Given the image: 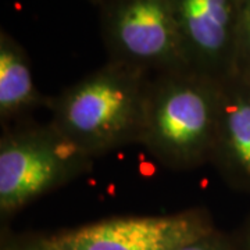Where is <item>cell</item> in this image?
Returning a JSON list of instances; mask_svg holds the SVG:
<instances>
[{
  "instance_id": "obj_4",
  "label": "cell",
  "mask_w": 250,
  "mask_h": 250,
  "mask_svg": "<svg viewBox=\"0 0 250 250\" xmlns=\"http://www.w3.org/2000/svg\"><path fill=\"white\" fill-rule=\"evenodd\" d=\"M114 62L161 74L187 70L171 0H120L107 22Z\"/></svg>"
},
{
  "instance_id": "obj_9",
  "label": "cell",
  "mask_w": 250,
  "mask_h": 250,
  "mask_svg": "<svg viewBox=\"0 0 250 250\" xmlns=\"http://www.w3.org/2000/svg\"><path fill=\"white\" fill-rule=\"evenodd\" d=\"M232 77L250 82V0H239Z\"/></svg>"
},
{
  "instance_id": "obj_1",
  "label": "cell",
  "mask_w": 250,
  "mask_h": 250,
  "mask_svg": "<svg viewBox=\"0 0 250 250\" xmlns=\"http://www.w3.org/2000/svg\"><path fill=\"white\" fill-rule=\"evenodd\" d=\"M221 82L190 70L161 74L147 86L141 145L171 170L211 160Z\"/></svg>"
},
{
  "instance_id": "obj_11",
  "label": "cell",
  "mask_w": 250,
  "mask_h": 250,
  "mask_svg": "<svg viewBox=\"0 0 250 250\" xmlns=\"http://www.w3.org/2000/svg\"><path fill=\"white\" fill-rule=\"evenodd\" d=\"M1 250H62V246L56 239L52 238H43V236H35V238H24L18 241L9 242L3 245Z\"/></svg>"
},
{
  "instance_id": "obj_3",
  "label": "cell",
  "mask_w": 250,
  "mask_h": 250,
  "mask_svg": "<svg viewBox=\"0 0 250 250\" xmlns=\"http://www.w3.org/2000/svg\"><path fill=\"white\" fill-rule=\"evenodd\" d=\"M93 157L54 126L4 132L0 141V213L16 214L22 207L78 178Z\"/></svg>"
},
{
  "instance_id": "obj_12",
  "label": "cell",
  "mask_w": 250,
  "mask_h": 250,
  "mask_svg": "<svg viewBox=\"0 0 250 250\" xmlns=\"http://www.w3.org/2000/svg\"><path fill=\"white\" fill-rule=\"evenodd\" d=\"M249 250H250V236H249Z\"/></svg>"
},
{
  "instance_id": "obj_6",
  "label": "cell",
  "mask_w": 250,
  "mask_h": 250,
  "mask_svg": "<svg viewBox=\"0 0 250 250\" xmlns=\"http://www.w3.org/2000/svg\"><path fill=\"white\" fill-rule=\"evenodd\" d=\"M187 70L232 77L239 0H171Z\"/></svg>"
},
{
  "instance_id": "obj_5",
  "label": "cell",
  "mask_w": 250,
  "mask_h": 250,
  "mask_svg": "<svg viewBox=\"0 0 250 250\" xmlns=\"http://www.w3.org/2000/svg\"><path fill=\"white\" fill-rule=\"evenodd\" d=\"M215 229L205 210L114 217L56 235L62 250H178Z\"/></svg>"
},
{
  "instance_id": "obj_2",
  "label": "cell",
  "mask_w": 250,
  "mask_h": 250,
  "mask_svg": "<svg viewBox=\"0 0 250 250\" xmlns=\"http://www.w3.org/2000/svg\"><path fill=\"white\" fill-rule=\"evenodd\" d=\"M149 82L145 72L111 62L52 98V124L93 159L139 143Z\"/></svg>"
},
{
  "instance_id": "obj_7",
  "label": "cell",
  "mask_w": 250,
  "mask_h": 250,
  "mask_svg": "<svg viewBox=\"0 0 250 250\" xmlns=\"http://www.w3.org/2000/svg\"><path fill=\"white\" fill-rule=\"evenodd\" d=\"M224 179L250 190V82H221L218 125L211 160Z\"/></svg>"
},
{
  "instance_id": "obj_8",
  "label": "cell",
  "mask_w": 250,
  "mask_h": 250,
  "mask_svg": "<svg viewBox=\"0 0 250 250\" xmlns=\"http://www.w3.org/2000/svg\"><path fill=\"white\" fill-rule=\"evenodd\" d=\"M52 99L36 88L24 50L4 32L0 38V117L1 121L49 107Z\"/></svg>"
},
{
  "instance_id": "obj_10",
  "label": "cell",
  "mask_w": 250,
  "mask_h": 250,
  "mask_svg": "<svg viewBox=\"0 0 250 250\" xmlns=\"http://www.w3.org/2000/svg\"><path fill=\"white\" fill-rule=\"evenodd\" d=\"M178 250H232V246L223 233L213 229L193 241L188 242L187 245H184Z\"/></svg>"
}]
</instances>
